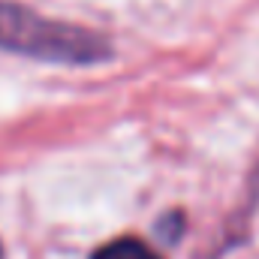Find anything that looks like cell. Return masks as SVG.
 Masks as SVG:
<instances>
[{"instance_id":"obj_1","label":"cell","mask_w":259,"mask_h":259,"mask_svg":"<svg viewBox=\"0 0 259 259\" xmlns=\"http://www.w3.org/2000/svg\"><path fill=\"white\" fill-rule=\"evenodd\" d=\"M0 49L49 64L88 66L112 58V42L88 27L46 18L27 6L0 0Z\"/></svg>"},{"instance_id":"obj_2","label":"cell","mask_w":259,"mask_h":259,"mask_svg":"<svg viewBox=\"0 0 259 259\" xmlns=\"http://www.w3.org/2000/svg\"><path fill=\"white\" fill-rule=\"evenodd\" d=\"M91 259H160V256L139 238H118V241L103 244Z\"/></svg>"},{"instance_id":"obj_3","label":"cell","mask_w":259,"mask_h":259,"mask_svg":"<svg viewBox=\"0 0 259 259\" xmlns=\"http://www.w3.org/2000/svg\"><path fill=\"white\" fill-rule=\"evenodd\" d=\"M0 256H3V253H0Z\"/></svg>"}]
</instances>
